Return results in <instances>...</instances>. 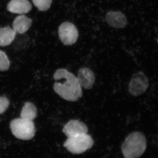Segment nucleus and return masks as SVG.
Segmentation results:
<instances>
[{
  "label": "nucleus",
  "instance_id": "nucleus-1",
  "mask_svg": "<svg viewBox=\"0 0 158 158\" xmlns=\"http://www.w3.org/2000/svg\"><path fill=\"white\" fill-rule=\"evenodd\" d=\"M56 81L62 79V82H56L53 88L62 98L69 102H76L83 95L82 88L77 78L65 69H57L54 74Z\"/></svg>",
  "mask_w": 158,
  "mask_h": 158
},
{
  "label": "nucleus",
  "instance_id": "nucleus-2",
  "mask_svg": "<svg viewBox=\"0 0 158 158\" xmlns=\"http://www.w3.org/2000/svg\"><path fill=\"white\" fill-rule=\"evenodd\" d=\"M147 148V140L143 133L135 131L127 137L122 145L125 158H139Z\"/></svg>",
  "mask_w": 158,
  "mask_h": 158
},
{
  "label": "nucleus",
  "instance_id": "nucleus-3",
  "mask_svg": "<svg viewBox=\"0 0 158 158\" xmlns=\"http://www.w3.org/2000/svg\"><path fill=\"white\" fill-rule=\"evenodd\" d=\"M10 126L13 135L21 140H31L35 135L36 129L33 121L16 118L11 122Z\"/></svg>",
  "mask_w": 158,
  "mask_h": 158
},
{
  "label": "nucleus",
  "instance_id": "nucleus-4",
  "mask_svg": "<svg viewBox=\"0 0 158 158\" xmlns=\"http://www.w3.org/2000/svg\"><path fill=\"white\" fill-rule=\"evenodd\" d=\"M93 144V139L91 136L86 134L68 138L63 146L72 153L80 154L90 149Z\"/></svg>",
  "mask_w": 158,
  "mask_h": 158
},
{
  "label": "nucleus",
  "instance_id": "nucleus-5",
  "mask_svg": "<svg viewBox=\"0 0 158 158\" xmlns=\"http://www.w3.org/2000/svg\"><path fill=\"white\" fill-rule=\"evenodd\" d=\"M149 86V80L145 74L139 71L134 74L129 84V93L134 96L142 95L146 91Z\"/></svg>",
  "mask_w": 158,
  "mask_h": 158
},
{
  "label": "nucleus",
  "instance_id": "nucleus-6",
  "mask_svg": "<svg viewBox=\"0 0 158 158\" xmlns=\"http://www.w3.org/2000/svg\"><path fill=\"white\" fill-rule=\"evenodd\" d=\"M58 33L59 39L65 45L74 44L79 37L78 31L76 27L69 22L62 23L59 26Z\"/></svg>",
  "mask_w": 158,
  "mask_h": 158
},
{
  "label": "nucleus",
  "instance_id": "nucleus-7",
  "mask_svg": "<svg viewBox=\"0 0 158 158\" xmlns=\"http://www.w3.org/2000/svg\"><path fill=\"white\" fill-rule=\"evenodd\" d=\"M62 131L68 138H69L87 134L88 128L86 125L82 122L76 119H71L65 125Z\"/></svg>",
  "mask_w": 158,
  "mask_h": 158
},
{
  "label": "nucleus",
  "instance_id": "nucleus-8",
  "mask_svg": "<svg viewBox=\"0 0 158 158\" xmlns=\"http://www.w3.org/2000/svg\"><path fill=\"white\" fill-rule=\"evenodd\" d=\"M106 19L110 27L115 28H124L127 25V18L121 11H109L106 15Z\"/></svg>",
  "mask_w": 158,
  "mask_h": 158
},
{
  "label": "nucleus",
  "instance_id": "nucleus-9",
  "mask_svg": "<svg viewBox=\"0 0 158 158\" xmlns=\"http://www.w3.org/2000/svg\"><path fill=\"white\" fill-rule=\"evenodd\" d=\"M77 78L81 88L86 90L91 89L95 82L94 73L87 67H82L79 69Z\"/></svg>",
  "mask_w": 158,
  "mask_h": 158
},
{
  "label": "nucleus",
  "instance_id": "nucleus-10",
  "mask_svg": "<svg viewBox=\"0 0 158 158\" xmlns=\"http://www.w3.org/2000/svg\"><path fill=\"white\" fill-rule=\"evenodd\" d=\"M32 7L31 2L28 0H11L7 9L11 13L24 15L30 12Z\"/></svg>",
  "mask_w": 158,
  "mask_h": 158
},
{
  "label": "nucleus",
  "instance_id": "nucleus-11",
  "mask_svg": "<svg viewBox=\"0 0 158 158\" xmlns=\"http://www.w3.org/2000/svg\"><path fill=\"white\" fill-rule=\"evenodd\" d=\"M32 23L31 19L24 15H21L15 19L12 24L13 29L16 33L23 34L28 31Z\"/></svg>",
  "mask_w": 158,
  "mask_h": 158
},
{
  "label": "nucleus",
  "instance_id": "nucleus-12",
  "mask_svg": "<svg viewBox=\"0 0 158 158\" xmlns=\"http://www.w3.org/2000/svg\"><path fill=\"white\" fill-rule=\"evenodd\" d=\"M16 33L9 27L0 28V46L10 45L14 40Z\"/></svg>",
  "mask_w": 158,
  "mask_h": 158
},
{
  "label": "nucleus",
  "instance_id": "nucleus-13",
  "mask_svg": "<svg viewBox=\"0 0 158 158\" xmlns=\"http://www.w3.org/2000/svg\"><path fill=\"white\" fill-rule=\"evenodd\" d=\"M37 116V109L35 105L30 102L25 103L21 112L20 118L33 121Z\"/></svg>",
  "mask_w": 158,
  "mask_h": 158
},
{
  "label": "nucleus",
  "instance_id": "nucleus-14",
  "mask_svg": "<svg viewBox=\"0 0 158 158\" xmlns=\"http://www.w3.org/2000/svg\"><path fill=\"white\" fill-rule=\"evenodd\" d=\"M34 6L40 11H46L50 8L52 0H32Z\"/></svg>",
  "mask_w": 158,
  "mask_h": 158
},
{
  "label": "nucleus",
  "instance_id": "nucleus-15",
  "mask_svg": "<svg viewBox=\"0 0 158 158\" xmlns=\"http://www.w3.org/2000/svg\"><path fill=\"white\" fill-rule=\"evenodd\" d=\"M10 64V61L6 53L0 50V71L8 70Z\"/></svg>",
  "mask_w": 158,
  "mask_h": 158
},
{
  "label": "nucleus",
  "instance_id": "nucleus-16",
  "mask_svg": "<svg viewBox=\"0 0 158 158\" xmlns=\"http://www.w3.org/2000/svg\"><path fill=\"white\" fill-rule=\"evenodd\" d=\"M10 102L7 98L0 96V114L5 113L9 107Z\"/></svg>",
  "mask_w": 158,
  "mask_h": 158
}]
</instances>
